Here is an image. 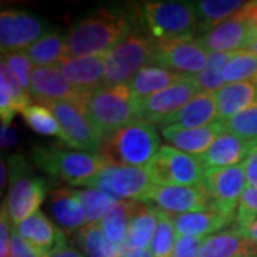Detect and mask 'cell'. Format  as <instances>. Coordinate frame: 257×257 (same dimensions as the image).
<instances>
[{"instance_id": "1", "label": "cell", "mask_w": 257, "mask_h": 257, "mask_svg": "<svg viewBox=\"0 0 257 257\" xmlns=\"http://www.w3.org/2000/svg\"><path fill=\"white\" fill-rule=\"evenodd\" d=\"M132 33L128 18L120 10L100 8L79 20L66 33L69 57L106 55Z\"/></svg>"}, {"instance_id": "2", "label": "cell", "mask_w": 257, "mask_h": 257, "mask_svg": "<svg viewBox=\"0 0 257 257\" xmlns=\"http://www.w3.org/2000/svg\"><path fill=\"white\" fill-rule=\"evenodd\" d=\"M135 101L127 83H121L89 92L80 107L96 130L106 139L138 120Z\"/></svg>"}, {"instance_id": "3", "label": "cell", "mask_w": 257, "mask_h": 257, "mask_svg": "<svg viewBox=\"0 0 257 257\" xmlns=\"http://www.w3.org/2000/svg\"><path fill=\"white\" fill-rule=\"evenodd\" d=\"M133 9L149 37L157 43L193 35L197 26V12L189 2H140Z\"/></svg>"}, {"instance_id": "4", "label": "cell", "mask_w": 257, "mask_h": 257, "mask_svg": "<svg viewBox=\"0 0 257 257\" xmlns=\"http://www.w3.org/2000/svg\"><path fill=\"white\" fill-rule=\"evenodd\" d=\"M160 149V138L153 123L136 120L103 140L100 155L111 166L142 167Z\"/></svg>"}, {"instance_id": "5", "label": "cell", "mask_w": 257, "mask_h": 257, "mask_svg": "<svg viewBox=\"0 0 257 257\" xmlns=\"http://www.w3.org/2000/svg\"><path fill=\"white\" fill-rule=\"evenodd\" d=\"M32 159L45 173L73 186H84L111 166L101 155L67 152L55 147H33Z\"/></svg>"}, {"instance_id": "6", "label": "cell", "mask_w": 257, "mask_h": 257, "mask_svg": "<svg viewBox=\"0 0 257 257\" xmlns=\"http://www.w3.org/2000/svg\"><path fill=\"white\" fill-rule=\"evenodd\" d=\"M156 53V42L132 32L124 40L104 55V86L127 83L143 67L150 66Z\"/></svg>"}, {"instance_id": "7", "label": "cell", "mask_w": 257, "mask_h": 257, "mask_svg": "<svg viewBox=\"0 0 257 257\" xmlns=\"http://www.w3.org/2000/svg\"><path fill=\"white\" fill-rule=\"evenodd\" d=\"M146 172L155 186H199L206 173L199 157L173 146L160 147L146 165Z\"/></svg>"}, {"instance_id": "8", "label": "cell", "mask_w": 257, "mask_h": 257, "mask_svg": "<svg viewBox=\"0 0 257 257\" xmlns=\"http://www.w3.org/2000/svg\"><path fill=\"white\" fill-rule=\"evenodd\" d=\"M10 166L12 183L5 206L8 209L10 223L18 226L39 211V207L45 199L47 186L42 179L25 173L29 167L22 156L12 157Z\"/></svg>"}, {"instance_id": "9", "label": "cell", "mask_w": 257, "mask_h": 257, "mask_svg": "<svg viewBox=\"0 0 257 257\" xmlns=\"http://www.w3.org/2000/svg\"><path fill=\"white\" fill-rule=\"evenodd\" d=\"M84 186L107 193L116 200H136L140 203L149 202L155 189V183L147 175L146 169L133 166H110Z\"/></svg>"}, {"instance_id": "10", "label": "cell", "mask_w": 257, "mask_h": 257, "mask_svg": "<svg viewBox=\"0 0 257 257\" xmlns=\"http://www.w3.org/2000/svg\"><path fill=\"white\" fill-rule=\"evenodd\" d=\"M203 187L211 202L213 211L236 217L241 196L247 187L244 167L241 165L206 170Z\"/></svg>"}, {"instance_id": "11", "label": "cell", "mask_w": 257, "mask_h": 257, "mask_svg": "<svg viewBox=\"0 0 257 257\" xmlns=\"http://www.w3.org/2000/svg\"><path fill=\"white\" fill-rule=\"evenodd\" d=\"M209 55L200 40L189 35L167 42H156V53L152 66L194 76L206 69Z\"/></svg>"}, {"instance_id": "12", "label": "cell", "mask_w": 257, "mask_h": 257, "mask_svg": "<svg viewBox=\"0 0 257 257\" xmlns=\"http://www.w3.org/2000/svg\"><path fill=\"white\" fill-rule=\"evenodd\" d=\"M45 106L50 107V110L55 113L69 146L83 150L84 153L100 155L104 139L79 104L69 101H52Z\"/></svg>"}, {"instance_id": "13", "label": "cell", "mask_w": 257, "mask_h": 257, "mask_svg": "<svg viewBox=\"0 0 257 257\" xmlns=\"http://www.w3.org/2000/svg\"><path fill=\"white\" fill-rule=\"evenodd\" d=\"M202 92L199 86L189 76L182 82L176 83L162 92L152 96L136 99V117L138 120L149 123H160L167 116L179 111L184 104H187L196 94Z\"/></svg>"}, {"instance_id": "14", "label": "cell", "mask_w": 257, "mask_h": 257, "mask_svg": "<svg viewBox=\"0 0 257 257\" xmlns=\"http://www.w3.org/2000/svg\"><path fill=\"white\" fill-rule=\"evenodd\" d=\"M254 39H257V28L244 8L233 18L199 37L200 43L209 53L246 50Z\"/></svg>"}, {"instance_id": "15", "label": "cell", "mask_w": 257, "mask_h": 257, "mask_svg": "<svg viewBox=\"0 0 257 257\" xmlns=\"http://www.w3.org/2000/svg\"><path fill=\"white\" fill-rule=\"evenodd\" d=\"M47 26L42 19L25 10H2L0 13V46L2 55L28 50L46 33Z\"/></svg>"}, {"instance_id": "16", "label": "cell", "mask_w": 257, "mask_h": 257, "mask_svg": "<svg viewBox=\"0 0 257 257\" xmlns=\"http://www.w3.org/2000/svg\"><path fill=\"white\" fill-rule=\"evenodd\" d=\"M89 92H83L69 82L59 67H33L30 76V96L40 104L69 101L82 106Z\"/></svg>"}, {"instance_id": "17", "label": "cell", "mask_w": 257, "mask_h": 257, "mask_svg": "<svg viewBox=\"0 0 257 257\" xmlns=\"http://www.w3.org/2000/svg\"><path fill=\"white\" fill-rule=\"evenodd\" d=\"M157 209L169 214L213 211L211 202L203 184L199 186H155L149 197Z\"/></svg>"}, {"instance_id": "18", "label": "cell", "mask_w": 257, "mask_h": 257, "mask_svg": "<svg viewBox=\"0 0 257 257\" xmlns=\"http://www.w3.org/2000/svg\"><path fill=\"white\" fill-rule=\"evenodd\" d=\"M217 119L216 92H200L179 111L167 116L157 126L162 128H197L207 126Z\"/></svg>"}, {"instance_id": "19", "label": "cell", "mask_w": 257, "mask_h": 257, "mask_svg": "<svg viewBox=\"0 0 257 257\" xmlns=\"http://www.w3.org/2000/svg\"><path fill=\"white\" fill-rule=\"evenodd\" d=\"M256 146L257 145L254 143L246 142L224 130L213 142V145L203 155L197 157L202 162L204 170L223 169V167L241 165Z\"/></svg>"}, {"instance_id": "20", "label": "cell", "mask_w": 257, "mask_h": 257, "mask_svg": "<svg viewBox=\"0 0 257 257\" xmlns=\"http://www.w3.org/2000/svg\"><path fill=\"white\" fill-rule=\"evenodd\" d=\"M13 229L46 257L59 248L66 247L63 231L42 211H36L20 224L13 226Z\"/></svg>"}, {"instance_id": "21", "label": "cell", "mask_w": 257, "mask_h": 257, "mask_svg": "<svg viewBox=\"0 0 257 257\" xmlns=\"http://www.w3.org/2000/svg\"><path fill=\"white\" fill-rule=\"evenodd\" d=\"M57 67L69 82L83 92L104 86V55L69 57Z\"/></svg>"}, {"instance_id": "22", "label": "cell", "mask_w": 257, "mask_h": 257, "mask_svg": "<svg viewBox=\"0 0 257 257\" xmlns=\"http://www.w3.org/2000/svg\"><path fill=\"white\" fill-rule=\"evenodd\" d=\"M223 132H224V126L217 120H214L207 126L197 128H184V130H173L169 127L162 128V135L172 146L193 156L203 155Z\"/></svg>"}, {"instance_id": "23", "label": "cell", "mask_w": 257, "mask_h": 257, "mask_svg": "<svg viewBox=\"0 0 257 257\" xmlns=\"http://www.w3.org/2000/svg\"><path fill=\"white\" fill-rule=\"evenodd\" d=\"M256 254V246L234 226L204 237L200 247V257H254Z\"/></svg>"}, {"instance_id": "24", "label": "cell", "mask_w": 257, "mask_h": 257, "mask_svg": "<svg viewBox=\"0 0 257 257\" xmlns=\"http://www.w3.org/2000/svg\"><path fill=\"white\" fill-rule=\"evenodd\" d=\"M257 101V80L231 83L216 92L217 121L226 123L237 113L250 107Z\"/></svg>"}, {"instance_id": "25", "label": "cell", "mask_w": 257, "mask_h": 257, "mask_svg": "<svg viewBox=\"0 0 257 257\" xmlns=\"http://www.w3.org/2000/svg\"><path fill=\"white\" fill-rule=\"evenodd\" d=\"M159 209L143 204L128 224L127 236L120 246L121 257L133 250H146L152 246L159 226Z\"/></svg>"}, {"instance_id": "26", "label": "cell", "mask_w": 257, "mask_h": 257, "mask_svg": "<svg viewBox=\"0 0 257 257\" xmlns=\"http://www.w3.org/2000/svg\"><path fill=\"white\" fill-rule=\"evenodd\" d=\"M176 231L179 236H192V237H209L213 233L229 227L236 217L221 214L219 211H197V213H184L173 216Z\"/></svg>"}, {"instance_id": "27", "label": "cell", "mask_w": 257, "mask_h": 257, "mask_svg": "<svg viewBox=\"0 0 257 257\" xmlns=\"http://www.w3.org/2000/svg\"><path fill=\"white\" fill-rule=\"evenodd\" d=\"M187 77L189 76L177 73L169 69L147 66L128 80L127 86L132 94L135 96V99H142V97L152 96L157 92H162Z\"/></svg>"}, {"instance_id": "28", "label": "cell", "mask_w": 257, "mask_h": 257, "mask_svg": "<svg viewBox=\"0 0 257 257\" xmlns=\"http://www.w3.org/2000/svg\"><path fill=\"white\" fill-rule=\"evenodd\" d=\"M50 209L56 221L67 231H74L87 224L82 203L73 189H55L50 193Z\"/></svg>"}, {"instance_id": "29", "label": "cell", "mask_w": 257, "mask_h": 257, "mask_svg": "<svg viewBox=\"0 0 257 257\" xmlns=\"http://www.w3.org/2000/svg\"><path fill=\"white\" fill-rule=\"evenodd\" d=\"M142 203L136 200H116L101 217L100 224L106 237L113 244L121 246L127 236L128 224Z\"/></svg>"}, {"instance_id": "30", "label": "cell", "mask_w": 257, "mask_h": 257, "mask_svg": "<svg viewBox=\"0 0 257 257\" xmlns=\"http://www.w3.org/2000/svg\"><path fill=\"white\" fill-rule=\"evenodd\" d=\"M26 52L32 63L36 64L37 67H57L66 59H69L66 35L62 32H49Z\"/></svg>"}, {"instance_id": "31", "label": "cell", "mask_w": 257, "mask_h": 257, "mask_svg": "<svg viewBox=\"0 0 257 257\" xmlns=\"http://www.w3.org/2000/svg\"><path fill=\"white\" fill-rule=\"evenodd\" d=\"M246 6V2L241 0H200L194 3L197 12V19L202 22L197 25L199 29L207 33L213 28L219 26L227 19L233 18L236 13Z\"/></svg>"}, {"instance_id": "32", "label": "cell", "mask_w": 257, "mask_h": 257, "mask_svg": "<svg viewBox=\"0 0 257 257\" xmlns=\"http://www.w3.org/2000/svg\"><path fill=\"white\" fill-rule=\"evenodd\" d=\"M76 239L89 257H121L120 247L106 237L100 223L86 224Z\"/></svg>"}, {"instance_id": "33", "label": "cell", "mask_w": 257, "mask_h": 257, "mask_svg": "<svg viewBox=\"0 0 257 257\" xmlns=\"http://www.w3.org/2000/svg\"><path fill=\"white\" fill-rule=\"evenodd\" d=\"M240 52L210 53L206 69L200 73L190 76L193 82L199 86V89L202 92H217V90H220L223 86H226L224 77H223V70H224L226 64L229 63L233 57L239 55Z\"/></svg>"}, {"instance_id": "34", "label": "cell", "mask_w": 257, "mask_h": 257, "mask_svg": "<svg viewBox=\"0 0 257 257\" xmlns=\"http://www.w3.org/2000/svg\"><path fill=\"white\" fill-rule=\"evenodd\" d=\"M20 113L26 121V124L36 133L45 135V136H56V138L62 139L64 143H67L63 128L60 127L55 113L50 110V107L40 103L29 104L28 107H25Z\"/></svg>"}, {"instance_id": "35", "label": "cell", "mask_w": 257, "mask_h": 257, "mask_svg": "<svg viewBox=\"0 0 257 257\" xmlns=\"http://www.w3.org/2000/svg\"><path fill=\"white\" fill-rule=\"evenodd\" d=\"M175 220L173 214H169L166 211H159V226H157L155 239L152 241L150 251L153 257H172L176 246Z\"/></svg>"}, {"instance_id": "36", "label": "cell", "mask_w": 257, "mask_h": 257, "mask_svg": "<svg viewBox=\"0 0 257 257\" xmlns=\"http://www.w3.org/2000/svg\"><path fill=\"white\" fill-rule=\"evenodd\" d=\"M223 77L226 84L257 80V56L241 50L226 64Z\"/></svg>"}, {"instance_id": "37", "label": "cell", "mask_w": 257, "mask_h": 257, "mask_svg": "<svg viewBox=\"0 0 257 257\" xmlns=\"http://www.w3.org/2000/svg\"><path fill=\"white\" fill-rule=\"evenodd\" d=\"M74 193L84 209L86 217H87V224L100 223L104 213L107 211V209L113 203L116 202V199L111 197L110 194L97 190V189L74 190Z\"/></svg>"}, {"instance_id": "38", "label": "cell", "mask_w": 257, "mask_h": 257, "mask_svg": "<svg viewBox=\"0 0 257 257\" xmlns=\"http://www.w3.org/2000/svg\"><path fill=\"white\" fill-rule=\"evenodd\" d=\"M223 126L231 135L257 145V101L233 116Z\"/></svg>"}, {"instance_id": "39", "label": "cell", "mask_w": 257, "mask_h": 257, "mask_svg": "<svg viewBox=\"0 0 257 257\" xmlns=\"http://www.w3.org/2000/svg\"><path fill=\"white\" fill-rule=\"evenodd\" d=\"M2 62L9 67V70L15 74L22 87L30 94V76H32V60L26 50H16L2 55Z\"/></svg>"}, {"instance_id": "40", "label": "cell", "mask_w": 257, "mask_h": 257, "mask_svg": "<svg viewBox=\"0 0 257 257\" xmlns=\"http://www.w3.org/2000/svg\"><path fill=\"white\" fill-rule=\"evenodd\" d=\"M257 217V189L247 186L246 190L241 196L237 213H236V220L234 226L243 227L251 220Z\"/></svg>"}, {"instance_id": "41", "label": "cell", "mask_w": 257, "mask_h": 257, "mask_svg": "<svg viewBox=\"0 0 257 257\" xmlns=\"http://www.w3.org/2000/svg\"><path fill=\"white\" fill-rule=\"evenodd\" d=\"M19 111L15 97L12 94L8 82L0 77V114H2V123L10 124V120Z\"/></svg>"}, {"instance_id": "42", "label": "cell", "mask_w": 257, "mask_h": 257, "mask_svg": "<svg viewBox=\"0 0 257 257\" xmlns=\"http://www.w3.org/2000/svg\"><path fill=\"white\" fill-rule=\"evenodd\" d=\"M202 237L192 236H177L175 250L172 257H200Z\"/></svg>"}, {"instance_id": "43", "label": "cell", "mask_w": 257, "mask_h": 257, "mask_svg": "<svg viewBox=\"0 0 257 257\" xmlns=\"http://www.w3.org/2000/svg\"><path fill=\"white\" fill-rule=\"evenodd\" d=\"M0 257H12V230L8 209L3 204L0 214Z\"/></svg>"}, {"instance_id": "44", "label": "cell", "mask_w": 257, "mask_h": 257, "mask_svg": "<svg viewBox=\"0 0 257 257\" xmlns=\"http://www.w3.org/2000/svg\"><path fill=\"white\" fill-rule=\"evenodd\" d=\"M12 257H46L12 229Z\"/></svg>"}, {"instance_id": "45", "label": "cell", "mask_w": 257, "mask_h": 257, "mask_svg": "<svg viewBox=\"0 0 257 257\" xmlns=\"http://www.w3.org/2000/svg\"><path fill=\"white\" fill-rule=\"evenodd\" d=\"M244 173L247 179V186L257 189V146L251 150L247 159L243 162Z\"/></svg>"}, {"instance_id": "46", "label": "cell", "mask_w": 257, "mask_h": 257, "mask_svg": "<svg viewBox=\"0 0 257 257\" xmlns=\"http://www.w3.org/2000/svg\"><path fill=\"white\" fill-rule=\"evenodd\" d=\"M234 227H237V226H234ZM237 229L247 237L257 248V217L254 220H251L250 223H247L246 226H243V227H237Z\"/></svg>"}, {"instance_id": "47", "label": "cell", "mask_w": 257, "mask_h": 257, "mask_svg": "<svg viewBox=\"0 0 257 257\" xmlns=\"http://www.w3.org/2000/svg\"><path fill=\"white\" fill-rule=\"evenodd\" d=\"M16 140H18V136H16V133L10 128L9 124L2 123V146H12V145H15Z\"/></svg>"}, {"instance_id": "48", "label": "cell", "mask_w": 257, "mask_h": 257, "mask_svg": "<svg viewBox=\"0 0 257 257\" xmlns=\"http://www.w3.org/2000/svg\"><path fill=\"white\" fill-rule=\"evenodd\" d=\"M47 257H83L80 253H77L76 250L70 247H63V248H59V250H56L53 251L52 254H49Z\"/></svg>"}, {"instance_id": "49", "label": "cell", "mask_w": 257, "mask_h": 257, "mask_svg": "<svg viewBox=\"0 0 257 257\" xmlns=\"http://www.w3.org/2000/svg\"><path fill=\"white\" fill-rule=\"evenodd\" d=\"M244 9L248 13V16L251 18V20L254 22L257 28V2H250V3H246Z\"/></svg>"}, {"instance_id": "50", "label": "cell", "mask_w": 257, "mask_h": 257, "mask_svg": "<svg viewBox=\"0 0 257 257\" xmlns=\"http://www.w3.org/2000/svg\"><path fill=\"white\" fill-rule=\"evenodd\" d=\"M123 257H153V254H152L150 248H146V250H133Z\"/></svg>"}, {"instance_id": "51", "label": "cell", "mask_w": 257, "mask_h": 257, "mask_svg": "<svg viewBox=\"0 0 257 257\" xmlns=\"http://www.w3.org/2000/svg\"><path fill=\"white\" fill-rule=\"evenodd\" d=\"M244 52H248V53H253V55L257 56V39H254L247 47H246V50Z\"/></svg>"}, {"instance_id": "52", "label": "cell", "mask_w": 257, "mask_h": 257, "mask_svg": "<svg viewBox=\"0 0 257 257\" xmlns=\"http://www.w3.org/2000/svg\"><path fill=\"white\" fill-rule=\"evenodd\" d=\"M5 170H6V166H5V162H2V189L5 187V183H6V173H5Z\"/></svg>"}, {"instance_id": "53", "label": "cell", "mask_w": 257, "mask_h": 257, "mask_svg": "<svg viewBox=\"0 0 257 257\" xmlns=\"http://www.w3.org/2000/svg\"><path fill=\"white\" fill-rule=\"evenodd\" d=\"M254 257H257V254H256V256H254Z\"/></svg>"}]
</instances>
